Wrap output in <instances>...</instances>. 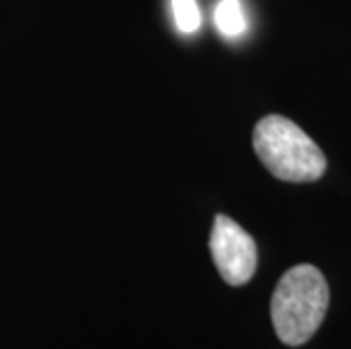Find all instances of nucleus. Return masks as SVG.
I'll use <instances>...</instances> for the list:
<instances>
[{"label": "nucleus", "instance_id": "20e7f679", "mask_svg": "<svg viewBox=\"0 0 351 349\" xmlns=\"http://www.w3.org/2000/svg\"><path fill=\"white\" fill-rule=\"evenodd\" d=\"M213 21L225 39H238L247 32V14L241 0H220L213 10Z\"/></svg>", "mask_w": 351, "mask_h": 349}, {"label": "nucleus", "instance_id": "f257e3e1", "mask_svg": "<svg viewBox=\"0 0 351 349\" xmlns=\"http://www.w3.org/2000/svg\"><path fill=\"white\" fill-rule=\"evenodd\" d=\"M331 293L324 274L315 265L302 263L290 268L272 293V324L283 345L300 347L315 336L324 322Z\"/></svg>", "mask_w": 351, "mask_h": 349}, {"label": "nucleus", "instance_id": "39448f33", "mask_svg": "<svg viewBox=\"0 0 351 349\" xmlns=\"http://www.w3.org/2000/svg\"><path fill=\"white\" fill-rule=\"evenodd\" d=\"M173 3V16L179 32L195 34L202 25V12L197 0H170Z\"/></svg>", "mask_w": 351, "mask_h": 349}, {"label": "nucleus", "instance_id": "7ed1b4c3", "mask_svg": "<svg viewBox=\"0 0 351 349\" xmlns=\"http://www.w3.org/2000/svg\"><path fill=\"white\" fill-rule=\"evenodd\" d=\"M208 248L215 268L229 286H243L254 277L258 265L256 243L229 215H215Z\"/></svg>", "mask_w": 351, "mask_h": 349}, {"label": "nucleus", "instance_id": "f03ea898", "mask_svg": "<svg viewBox=\"0 0 351 349\" xmlns=\"http://www.w3.org/2000/svg\"><path fill=\"white\" fill-rule=\"evenodd\" d=\"M254 152L261 163L281 182L306 184L324 175L326 157L297 123L270 114L254 128Z\"/></svg>", "mask_w": 351, "mask_h": 349}]
</instances>
